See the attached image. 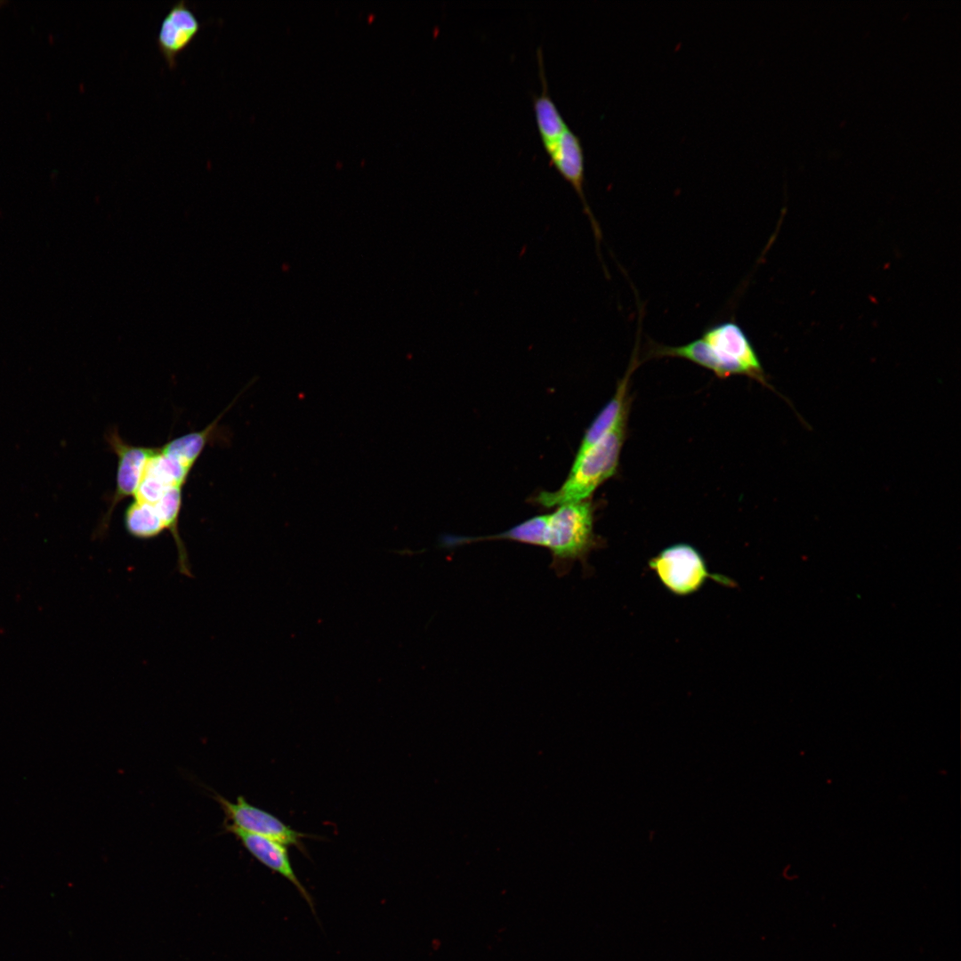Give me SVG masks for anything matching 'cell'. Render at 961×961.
I'll return each instance as SVG.
<instances>
[{
    "label": "cell",
    "mask_w": 961,
    "mask_h": 961,
    "mask_svg": "<svg viewBox=\"0 0 961 961\" xmlns=\"http://www.w3.org/2000/svg\"><path fill=\"white\" fill-rule=\"evenodd\" d=\"M650 357L688 359L713 371L718 377L745 375L766 384L755 350L743 328L733 320L706 328L699 338L679 346L650 343Z\"/></svg>",
    "instance_id": "1"
},
{
    "label": "cell",
    "mask_w": 961,
    "mask_h": 961,
    "mask_svg": "<svg viewBox=\"0 0 961 961\" xmlns=\"http://www.w3.org/2000/svg\"><path fill=\"white\" fill-rule=\"evenodd\" d=\"M626 413L601 440L583 455L575 457L567 479L558 489L539 492L535 502L548 508L585 500L611 477L618 467L625 439Z\"/></svg>",
    "instance_id": "2"
},
{
    "label": "cell",
    "mask_w": 961,
    "mask_h": 961,
    "mask_svg": "<svg viewBox=\"0 0 961 961\" xmlns=\"http://www.w3.org/2000/svg\"><path fill=\"white\" fill-rule=\"evenodd\" d=\"M595 545L594 513L589 501L564 504L546 514L543 547L550 551V568L557 577L567 575L577 561L585 567L586 558Z\"/></svg>",
    "instance_id": "3"
},
{
    "label": "cell",
    "mask_w": 961,
    "mask_h": 961,
    "mask_svg": "<svg viewBox=\"0 0 961 961\" xmlns=\"http://www.w3.org/2000/svg\"><path fill=\"white\" fill-rule=\"evenodd\" d=\"M649 566L661 583L677 595L697 592L707 579L732 585L728 577L710 573L702 555L687 544L666 547L649 561Z\"/></svg>",
    "instance_id": "4"
},
{
    "label": "cell",
    "mask_w": 961,
    "mask_h": 961,
    "mask_svg": "<svg viewBox=\"0 0 961 961\" xmlns=\"http://www.w3.org/2000/svg\"><path fill=\"white\" fill-rule=\"evenodd\" d=\"M214 797L229 821L226 828H238L245 832L262 836L286 845H295L300 851L304 852L302 839L307 836L293 829L276 816L252 805L243 796H238L235 803L221 795H215Z\"/></svg>",
    "instance_id": "5"
},
{
    "label": "cell",
    "mask_w": 961,
    "mask_h": 961,
    "mask_svg": "<svg viewBox=\"0 0 961 961\" xmlns=\"http://www.w3.org/2000/svg\"><path fill=\"white\" fill-rule=\"evenodd\" d=\"M543 146L550 157V163L577 194L584 212L590 221L599 250L602 235L585 194V156L580 138L569 126L554 139L543 143Z\"/></svg>",
    "instance_id": "6"
},
{
    "label": "cell",
    "mask_w": 961,
    "mask_h": 961,
    "mask_svg": "<svg viewBox=\"0 0 961 961\" xmlns=\"http://www.w3.org/2000/svg\"><path fill=\"white\" fill-rule=\"evenodd\" d=\"M107 441L117 456V468L114 494L100 527L101 533L107 529L112 512L118 503L135 495L145 465L157 448L131 445L120 437L116 429L108 433Z\"/></svg>",
    "instance_id": "7"
},
{
    "label": "cell",
    "mask_w": 961,
    "mask_h": 961,
    "mask_svg": "<svg viewBox=\"0 0 961 961\" xmlns=\"http://www.w3.org/2000/svg\"><path fill=\"white\" fill-rule=\"evenodd\" d=\"M202 24L187 1L175 2L163 18L157 36V49L169 69L194 41Z\"/></svg>",
    "instance_id": "8"
},
{
    "label": "cell",
    "mask_w": 961,
    "mask_h": 961,
    "mask_svg": "<svg viewBox=\"0 0 961 961\" xmlns=\"http://www.w3.org/2000/svg\"><path fill=\"white\" fill-rule=\"evenodd\" d=\"M227 831L235 835L245 849L260 863L292 883L316 915L313 899L295 873L286 844L238 828H229Z\"/></svg>",
    "instance_id": "9"
},
{
    "label": "cell",
    "mask_w": 961,
    "mask_h": 961,
    "mask_svg": "<svg viewBox=\"0 0 961 961\" xmlns=\"http://www.w3.org/2000/svg\"><path fill=\"white\" fill-rule=\"evenodd\" d=\"M630 371L620 381L611 400L604 406L586 430L575 457L580 456L608 432L626 412V393Z\"/></svg>",
    "instance_id": "10"
},
{
    "label": "cell",
    "mask_w": 961,
    "mask_h": 961,
    "mask_svg": "<svg viewBox=\"0 0 961 961\" xmlns=\"http://www.w3.org/2000/svg\"><path fill=\"white\" fill-rule=\"evenodd\" d=\"M3 3H4V2H1V1H0V5H1V4H3Z\"/></svg>",
    "instance_id": "11"
}]
</instances>
